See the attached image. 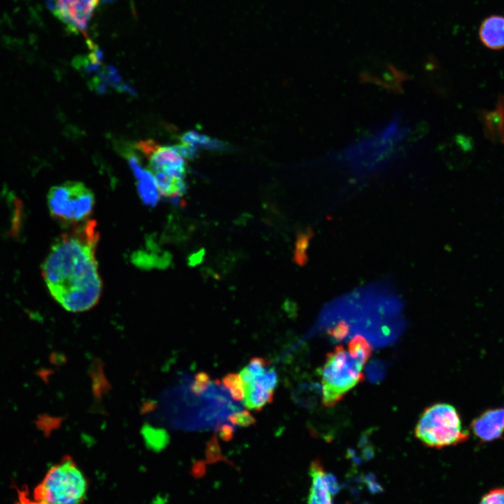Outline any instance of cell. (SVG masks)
Instances as JSON below:
<instances>
[{"label":"cell","mask_w":504,"mask_h":504,"mask_svg":"<svg viewBox=\"0 0 504 504\" xmlns=\"http://www.w3.org/2000/svg\"><path fill=\"white\" fill-rule=\"evenodd\" d=\"M99 239L95 220L74 225L57 238L42 265L51 295L69 312H85L99 302L102 290L95 257Z\"/></svg>","instance_id":"cell-1"},{"label":"cell","mask_w":504,"mask_h":504,"mask_svg":"<svg viewBox=\"0 0 504 504\" xmlns=\"http://www.w3.org/2000/svg\"><path fill=\"white\" fill-rule=\"evenodd\" d=\"M88 482L70 456L52 465L34 490V498L46 504H81L86 498Z\"/></svg>","instance_id":"cell-2"},{"label":"cell","mask_w":504,"mask_h":504,"mask_svg":"<svg viewBox=\"0 0 504 504\" xmlns=\"http://www.w3.org/2000/svg\"><path fill=\"white\" fill-rule=\"evenodd\" d=\"M415 436L425 445L442 448L464 442L469 432L463 428L457 410L447 403H436L421 414L414 429Z\"/></svg>","instance_id":"cell-3"},{"label":"cell","mask_w":504,"mask_h":504,"mask_svg":"<svg viewBox=\"0 0 504 504\" xmlns=\"http://www.w3.org/2000/svg\"><path fill=\"white\" fill-rule=\"evenodd\" d=\"M365 362L343 346L330 352L321 370L323 403L335 405L363 379Z\"/></svg>","instance_id":"cell-4"},{"label":"cell","mask_w":504,"mask_h":504,"mask_svg":"<svg viewBox=\"0 0 504 504\" xmlns=\"http://www.w3.org/2000/svg\"><path fill=\"white\" fill-rule=\"evenodd\" d=\"M94 202L93 192L83 183L77 181L53 186L48 194L51 216L66 227L88 220L92 213Z\"/></svg>","instance_id":"cell-5"},{"label":"cell","mask_w":504,"mask_h":504,"mask_svg":"<svg viewBox=\"0 0 504 504\" xmlns=\"http://www.w3.org/2000/svg\"><path fill=\"white\" fill-rule=\"evenodd\" d=\"M406 134L407 130L394 120L379 132L348 148L344 159L358 170L375 169L388 159Z\"/></svg>","instance_id":"cell-6"},{"label":"cell","mask_w":504,"mask_h":504,"mask_svg":"<svg viewBox=\"0 0 504 504\" xmlns=\"http://www.w3.org/2000/svg\"><path fill=\"white\" fill-rule=\"evenodd\" d=\"M148 161V169L153 173L185 179L184 157L174 146H162L153 140L138 142L134 146Z\"/></svg>","instance_id":"cell-7"},{"label":"cell","mask_w":504,"mask_h":504,"mask_svg":"<svg viewBox=\"0 0 504 504\" xmlns=\"http://www.w3.org/2000/svg\"><path fill=\"white\" fill-rule=\"evenodd\" d=\"M99 0H51L55 15L74 33H84Z\"/></svg>","instance_id":"cell-8"},{"label":"cell","mask_w":504,"mask_h":504,"mask_svg":"<svg viewBox=\"0 0 504 504\" xmlns=\"http://www.w3.org/2000/svg\"><path fill=\"white\" fill-rule=\"evenodd\" d=\"M359 78L360 83L374 84L396 94L402 92L403 84L410 78L408 74L390 64L365 69Z\"/></svg>","instance_id":"cell-9"},{"label":"cell","mask_w":504,"mask_h":504,"mask_svg":"<svg viewBox=\"0 0 504 504\" xmlns=\"http://www.w3.org/2000/svg\"><path fill=\"white\" fill-rule=\"evenodd\" d=\"M470 429L481 442L500 438L504 433V407L485 410L472 421Z\"/></svg>","instance_id":"cell-10"},{"label":"cell","mask_w":504,"mask_h":504,"mask_svg":"<svg viewBox=\"0 0 504 504\" xmlns=\"http://www.w3.org/2000/svg\"><path fill=\"white\" fill-rule=\"evenodd\" d=\"M309 475L312 484L307 504H332V498L335 494L330 488L328 473L318 459L311 463Z\"/></svg>","instance_id":"cell-11"},{"label":"cell","mask_w":504,"mask_h":504,"mask_svg":"<svg viewBox=\"0 0 504 504\" xmlns=\"http://www.w3.org/2000/svg\"><path fill=\"white\" fill-rule=\"evenodd\" d=\"M129 165L137 180V190L142 202L148 206H155L160 192L153 173L148 169H144L141 161H132Z\"/></svg>","instance_id":"cell-12"},{"label":"cell","mask_w":504,"mask_h":504,"mask_svg":"<svg viewBox=\"0 0 504 504\" xmlns=\"http://www.w3.org/2000/svg\"><path fill=\"white\" fill-rule=\"evenodd\" d=\"M482 43L491 50L504 48V16L492 15L482 22L478 31Z\"/></svg>","instance_id":"cell-13"},{"label":"cell","mask_w":504,"mask_h":504,"mask_svg":"<svg viewBox=\"0 0 504 504\" xmlns=\"http://www.w3.org/2000/svg\"><path fill=\"white\" fill-rule=\"evenodd\" d=\"M244 402L251 410H260L271 402L274 397V391H271L255 380L244 384Z\"/></svg>","instance_id":"cell-14"},{"label":"cell","mask_w":504,"mask_h":504,"mask_svg":"<svg viewBox=\"0 0 504 504\" xmlns=\"http://www.w3.org/2000/svg\"><path fill=\"white\" fill-rule=\"evenodd\" d=\"M431 62V61H430ZM426 84L438 95L447 92L449 82L445 73L435 62L428 63L423 73Z\"/></svg>","instance_id":"cell-15"},{"label":"cell","mask_w":504,"mask_h":504,"mask_svg":"<svg viewBox=\"0 0 504 504\" xmlns=\"http://www.w3.org/2000/svg\"><path fill=\"white\" fill-rule=\"evenodd\" d=\"M269 365V361L263 358L255 357L250 360L248 365L240 372V377L244 384L249 383L261 375Z\"/></svg>","instance_id":"cell-16"},{"label":"cell","mask_w":504,"mask_h":504,"mask_svg":"<svg viewBox=\"0 0 504 504\" xmlns=\"http://www.w3.org/2000/svg\"><path fill=\"white\" fill-rule=\"evenodd\" d=\"M347 349L354 356L366 363L372 354V347L362 335H355L348 343Z\"/></svg>","instance_id":"cell-17"},{"label":"cell","mask_w":504,"mask_h":504,"mask_svg":"<svg viewBox=\"0 0 504 504\" xmlns=\"http://www.w3.org/2000/svg\"><path fill=\"white\" fill-rule=\"evenodd\" d=\"M312 236V231L307 230L299 233L297 237L294 258L300 265H304L307 261V250Z\"/></svg>","instance_id":"cell-18"},{"label":"cell","mask_w":504,"mask_h":504,"mask_svg":"<svg viewBox=\"0 0 504 504\" xmlns=\"http://www.w3.org/2000/svg\"><path fill=\"white\" fill-rule=\"evenodd\" d=\"M224 386L229 390L233 399L240 401L244 397V383L239 374L230 373L223 379Z\"/></svg>","instance_id":"cell-19"},{"label":"cell","mask_w":504,"mask_h":504,"mask_svg":"<svg viewBox=\"0 0 504 504\" xmlns=\"http://www.w3.org/2000/svg\"><path fill=\"white\" fill-rule=\"evenodd\" d=\"M253 380H255L267 388L274 391L278 383V377L273 368H267L261 375Z\"/></svg>","instance_id":"cell-20"},{"label":"cell","mask_w":504,"mask_h":504,"mask_svg":"<svg viewBox=\"0 0 504 504\" xmlns=\"http://www.w3.org/2000/svg\"><path fill=\"white\" fill-rule=\"evenodd\" d=\"M479 504H504V488H494L480 499Z\"/></svg>","instance_id":"cell-21"},{"label":"cell","mask_w":504,"mask_h":504,"mask_svg":"<svg viewBox=\"0 0 504 504\" xmlns=\"http://www.w3.org/2000/svg\"><path fill=\"white\" fill-rule=\"evenodd\" d=\"M228 419L232 424L240 426H251L255 422L253 416L246 410L232 414Z\"/></svg>","instance_id":"cell-22"},{"label":"cell","mask_w":504,"mask_h":504,"mask_svg":"<svg viewBox=\"0 0 504 504\" xmlns=\"http://www.w3.org/2000/svg\"><path fill=\"white\" fill-rule=\"evenodd\" d=\"M210 381V377L206 372H202L197 374L191 387L192 391L197 395L202 393L207 388Z\"/></svg>","instance_id":"cell-23"},{"label":"cell","mask_w":504,"mask_h":504,"mask_svg":"<svg viewBox=\"0 0 504 504\" xmlns=\"http://www.w3.org/2000/svg\"><path fill=\"white\" fill-rule=\"evenodd\" d=\"M206 460L209 463H215L220 460L224 461L216 441L209 442L206 450Z\"/></svg>","instance_id":"cell-24"},{"label":"cell","mask_w":504,"mask_h":504,"mask_svg":"<svg viewBox=\"0 0 504 504\" xmlns=\"http://www.w3.org/2000/svg\"><path fill=\"white\" fill-rule=\"evenodd\" d=\"M18 500L15 504H46L45 503L36 500L34 498L31 499L26 487L22 489H17Z\"/></svg>","instance_id":"cell-25"},{"label":"cell","mask_w":504,"mask_h":504,"mask_svg":"<svg viewBox=\"0 0 504 504\" xmlns=\"http://www.w3.org/2000/svg\"><path fill=\"white\" fill-rule=\"evenodd\" d=\"M349 326L345 321H340L332 329L330 334L337 340H342L348 333Z\"/></svg>","instance_id":"cell-26"},{"label":"cell","mask_w":504,"mask_h":504,"mask_svg":"<svg viewBox=\"0 0 504 504\" xmlns=\"http://www.w3.org/2000/svg\"><path fill=\"white\" fill-rule=\"evenodd\" d=\"M234 430L233 428L227 424L223 425L219 430V435L221 438L225 441L231 440L233 437Z\"/></svg>","instance_id":"cell-27"},{"label":"cell","mask_w":504,"mask_h":504,"mask_svg":"<svg viewBox=\"0 0 504 504\" xmlns=\"http://www.w3.org/2000/svg\"><path fill=\"white\" fill-rule=\"evenodd\" d=\"M205 465L202 462H197L192 468V474L196 478L201 477L205 473Z\"/></svg>","instance_id":"cell-28"}]
</instances>
